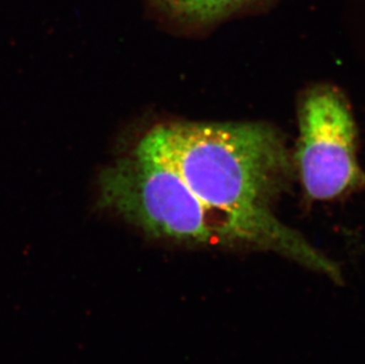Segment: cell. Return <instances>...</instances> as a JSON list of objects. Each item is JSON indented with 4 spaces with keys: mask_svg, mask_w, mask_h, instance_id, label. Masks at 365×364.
I'll return each mask as SVG.
<instances>
[{
    "mask_svg": "<svg viewBox=\"0 0 365 364\" xmlns=\"http://www.w3.org/2000/svg\"><path fill=\"white\" fill-rule=\"evenodd\" d=\"M136 147L172 166L202 201L235 213L273 212L294 171L283 136L262 122L161 123Z\"/></svg>",
    "mask_w": 365,
    "mask_h": 364,
    "instance_id": "obj_2",
    "label": "cell"
},
{
    "mask_svg": "<svg viewBox=\"0 0 365 364\" xmlns=\"http://www.w3.org/2000/svg\"><path fill=\"white\" fill-rule=\"evenodd\" d=\"M298 123L294 165L309 199L330 201L365 189L355 118L341 90L329 84L307 90L300 98Z\"/></svg>",
    "mask_w": 365,
    "mask_h": 364,
    "instance_id": "obj_3",
    "label": "cell"
},
{
    "mask_svg": "<svg viewBox=\"0 0 365 364\" xmlns=\"http://www.w3.org/2000/svg\"><path fill=\"white\" fill-rule=\"evenodd\" d=\"M165 19L187 28H206L271 0H145Z\"/></svg>",
    "mask_w": 365,
    "mask_h": 364,
    "instance_id": "obj_4",
    "label": "cell"
},
{
    "mask_svg": "<svg viewBox=\"0 0 365 364\" xmlns=\"http://www.w3.org/2000/svg\"><path fill=\"white\" fill-rule=\"evenodd\" d=\"M98 187L104 208L158 241L187 248L269 252L317 273L330 264L325 253L273 212L235 213L210 206L172 166L138 147L102 171Z\"/></svg>",
    "mask_w": 365,
    "mask_h": 364,
    "instance_id": "obj_1",
    "label": "cell"
}]
</instances>
